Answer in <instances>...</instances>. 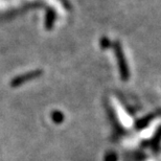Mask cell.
<instances>
[{"instance_id":"1","label":"cell","mask_w":161,"mask_h":161,"mask_svg":"<svg viewBox=\"0 0 161 161\" xmlns=\"http://www.w3.org/2000/svg\"><path fill=\"white\" fill-rule=\"evenodd\" d=\"M105 161H117V156L114 153H109L105 157Z\"/></svg>"}]
</instances>
